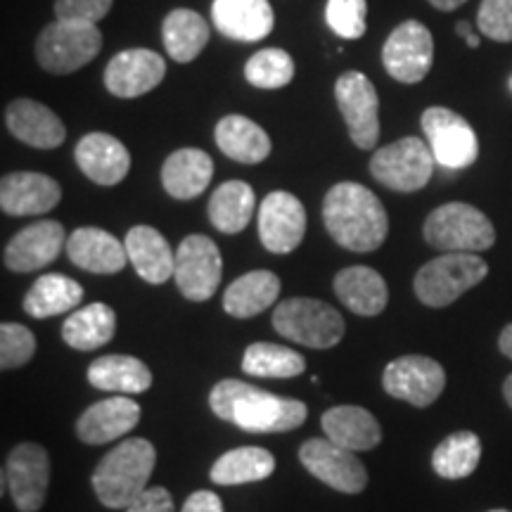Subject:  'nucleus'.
I'll use <instances>...</instances> for the list:
<instances>
[{
    "mask_svg": "<svg viewBox=\"0 0 512 512\" xmlns=\"http://www.w3.org/2000/svg\"><path fill=\"white\" fill-rule=\"evenodd\" d=\"M275 472V456L259 446H240L223 453L211 467V482L219 486H238L261 482Z\"/></svg>",
    "mask_w": 512,
    "mask_h": 512,
    "instance_id": "36",
    "label": "nucleus"
},
{
    "mask_svg": "<svg viewBox=\"0 0 512 512\" xmlns=\"http://www.w3.org/2000/svg\"><path fill=\"white\" fill-rule=\"evenodd\" d=\"M5 124L12 136L36 150H55L67 138L62 119L50 107L29 98L10 102L5 110Z\"/></svg>",
    "mask_w": 512,
    "mask_h": 512,
    "instance_id": "22",
    "label": "nucleus"
},
{
    "mask_svg": "<svg viewBox=\"0 0 512 512\" xmlns=\"http://www.w3.org/2000/svg\"><path fill=\"white\" fill-rule=\"evenodd\" d=\"M157 463L155 446L147 439H126L95 467L91 484L105 508L126 510L147 491Z\"/></svg>",
    "mask_w": 512,
    "mask_h": 512,
    "instance_id": "3",
    "label": "nucleus"
},
{
    "mask_svg": "<svg viewBox=\"0 0 512 512\" xmlns=\"http://www.w3.org/2000/svg\"><path fill=\"white\" fill-rule=\"evenodd\" d=\"M162 41L171 60L192 62L207 48L209 24L195 10H171L162 24Z\"/></svg>",
    "mask_w": 512,
    "mask_h": 512,
    "instance_id": "35",
    "label": "nucleus"
},
{
    "mask_svg": "<svg viewBox=\"0 0 512 512\" xmlns=\"http://www.w3.org/2000/svg\"><path fill=\"white\" fill-rule=\"evenodd\" d=\"M273 328L290 342L311 349L337 347L344 337V318L335 306L311 297H292L275 306Z\"/></svg>",
    "mask_w": 512,
    "mask_h": 512,
    "instance_id": "6",
    "label": "nucleus"
},
{
    "mask_svg": "<svg viewBox=\"0 0 512 512\" xmlns=\"http://www.w3.org/2000/svg\"><path fill=\"white\" fill-rule=\"evenodd\" d=\"M62 247H67V235L60 221H36L22 228L5 245L3 261L10 271L31 273L38 268L53 264L60 256Z\"/></svg>",
    "mask_w": 512,
    "mask_h": 512,
    "instance_id": "18",
    "label": "nucleus"
},
{
    "mask_svg": "<svg viewBox=\"0 0 512 512\" xmlns=\"http://www.w3.org/2000/svg\"><path fill=\"white\" fill-rule=\"evenodd\" d=\"M434 62V41L430 29L418 19L401 22L382 48V64L392 79L420 83L430 74Z\"/></svg>",
    "mask_w": 512,
    "mask_h": 512,
    "instance_id": "12",
    "label": "nucleus"
},
{
    "mask_svg": "<svg viewBox=\"0 0 512 512\" xmlns=\"http://www.w3.org/2000/svg\"><path fill=\"white\" fill-rule=\"evenodd\" d=\"M323 221L330 238L349 252H375L389 235V216L373 190L361 183L332 185L323 200Z\"/></svg>",
    "mask_w": 512,
    "mask_h": 512,
    "instance_id": "2",
    "label": "nucleus"
},
{
    "mask_svg": "<svg viewBox=\"0 0 512 512\" xmlns=\"http://www.w3.org/2000/svg\"><path fill=\"white\" fill-rule=\"evenodd\" d=\"M498 349L512 361V323L501 332V337H498Z\"/></svg>",
    "mask_w": 512,
    "mask_h": 512,
    "instance_id": "46",
    "label": "nucleus"
},
{
    "mask_svg": "<svg viewBox=\"0 0 512 512\" xmlns=\"http://www.w3.org/2000/svg\"><path fill=\"white\" fill-rule=\"evenodd\" d=\"M456 31H458V34L463 36V38H467V36L472 34V27H470V24H467V22H458V24H456Z\"/></svg>",
    "mask_w": 512,
    "mask_h": 512,
    "instance_id": "49",
    "label": "nucleus"
},
{
    "mask_svg": "<svg viewBox=\"0 0 512 512\" xmlns=\"http://www.w3.org/2000/svg\"><path fill=\"white\" fill-rule=\"evenodd\" d=\"M140 406L133 399H126L124 394L102 399L86 408L76 422V434L83 444L102 446L110 441L124 437L140 422Z\"/></svg>",
    "mask_w": 512,
    "mask_h": 512,
    "instance_id": "20",
    "label": "nucleus"
},
{
    "mask_svg": "<svg viewBox=\"0 0 512 512\" xmlns=\"http://www.w3.org/2000/svg\"><path fill=\"white\" fill-rule=\"evenodd\" d=\"M465 41H467V46H470V48H479V36L477 34H470L465 38Z\"/></svg>",
    "mask_w": 512,
    "mask_h": 512,
    "instance_id": "50",
    "label": "nucleus"
},
{
    "mask_svg": "<svg viewBox=\"0 0 512 512\" xmlns=\"http://www.w3.org/2000/svg\"><path fill=\"white\" fill-rule=\"evenodd\" d=\"M36 354L34 332L19 323L0 325V368H22Z\"/></svg>",
    "mask_w": 512,
    "mask_h": 512,
    "instance_id": "41",
    "label": "nucleus"
},
{
    "mask_svg": "<svg viewBox=\"0 0 512 512\" xmlns=\"http://www.w3.org/2000/svg\"><path fill=\"white\" fill-rule=\"evenodd\" d=\"M382 387L392 399L427 408L446 387V370L430 356H401L384 368Z\"/></svg>",
    "mask_w": 512,
    "mask_h": 512,
    "instance_id": "14",
    "label": "nucleus"
},
{
    "mask_svg": "<svg viewBox=\"0 0 512 512\" xmlns=\"http://www.w3.org/2000/svg\"><path fill=\"white\" fill-rule=\"evenodd\" d=\"M434 155L422 138L408 136L384 145L370 159V174L384 188L396 192H418L434 174Z\"/></svg>",
    "mask_w": 512,
    "mask_h": 512,
    "instance_id": "8",
    "label": "nucleus"
},
{
    "mask_svg": "<svg viewBox=\"0 0 512 512\" xmlns=\"http://www.w3.org/2000/svg\"><path fill=\"white\" fill-rule=\"evenodd\" d=\"M124 245L128 261L145 283L162 285L174 278L176 252L159 230L152 226H133L128 230Z\"/></svg>",
    "mask_w": 512,
    "mask_h": 512,
    "instance_id": "25",
    "label": "nucleus"
},
{
    "mask_svg": "<svg viewBox=\"0 0 512 512\" xmlns=\"http://www.w3.org/2000/svg\"><path fill=\"white\" fill-rule=\"evenodd\" d=\"M306 235V209L292 192H268L259 207V238L268 252L290 254Z\"/></svg>",
    "mask_w": 512,
    "mask_h": 512,
    "instance_id": "16",
    "label": "nucleus"
},
{
    "mask_svg": "<svg viewBox=\"0 0 512 512\" xmlns=\"http://www.w3.org/2000/svg\"><path fill=\"white\" fill-rule=\"evenodd\" d=\"M335 294L339 302L358 316H377L387 309V283L375 268L349 266L335 275Z\"/></svg>",
    "mask_w": 512,
    "mask_h": 512,
    "instance_id": "28",
    "label": "nucleus"
},
{
    "mask_svg": "<svg viewBox=\"0 0 512 512\" xmlns=\"http://www.w3.org/2000/svg\"><path fill=\"white\" fill-rule=\"evenodd\" d=\"M503 396L505 401H508V406L512 408V375H508V380L503 384Z\"/></svg>",
    "mask_w": 512,
    "mask_h": 512,
    "instance_id": "48",
    "label": "nucleus"
},
{
    "mask_svg": "<svg viewBox=\"0 0 512 512\" xmlns=\"http://www.w3.org/2000/svg\"><path fill=\"white\" fill-rule=\"evenodd\" d=\"M335 100L358 150H373L380 140V98L363 72H344L335 83Z\"/></svg>",
    "mask_w": 512,
    "mask_h": 512,
    "instance_id": "10",
    "label": "nucleus"
},
{
    "mask_svg": "<svg viewBox=\"0 0 512 512\" xmlns=\"http://www.w3.org/2000/svg\"><path fill=\"white\" fill-rule=\"evenodd\" d=\"M482 460V441L475 432L448 434L432 453V467L444 479H463L477 470Z\"/></svg>",
    "mask_w": 512,
    "mask_h": 512,
    "instance_id": "37",
    "label": "nucleus"
},
{
    "mask_svg": "<svg viewBox=\"0 0 512 512\" xmlns=\"http://www.w3.org/2000/svg\"><path fill=\"white\" fill-rule=\"evenodd\" d=\"M368 3L366 0H328L325 19L337 36L347 41H358L368 29Z\"/></svg>",
    "mask_w": 512,
    "mask_h": 512,
    "instance_id": "40",
    "label": "nucleus"
},
{
    "mask_svg": "<svg viewBox=\"0 0 512 512\" xmlns=\"http://www.w3.org/2000/svg\"><path fill=\"white\" fill-rule=\"evenodd\" d=\"M214 27L233 41H264L275 27V15L268 0H214Z\"/></svg>",
    "mask_w": 512,
    "mask_h": 512,
    "instance_id": "23",
    "label": "nucleus"
},
{
    "mask_svg": "<svg viewBox=\"0 0 512 512\" xmlns=\"http://www.w3.org/2000/svg\"><path fill=\"white\" fill-rule=\"evenodd\" d=\"M181 512H223V501L214 491H195L183 503Z\"/></svg>",
    "mask_w": 512,
    "mask_h": 512,
    "instance_id": "45",
    "label": "nucleus"
},
{
    "mask_svg": "<svg viewBox=\"0 0 512 512\" xmlns=\"http://www.w3.org/2000/svg\"><path fill=\"white\" fill-rule=\"evenodd\" d=\"M510 91H512V79H510Z\"/></svg>",
    "mask_w": 512,
    "mask_h": 512,
    "instance_id": "52",
    "label": "nucleus"
},
{
    "mask_svg": "<svg viewBox=\"0 0 512 512\" xmlns=\"http://www.w3.org/2000/svg\"><path fill=\"white\" fill-rule=\"evenodd\" d=\"M67 256L88 273L112 275L126 266V245L102 228H76L67 238Z\"/></svg>",
    "mask_w": 512,
    "mask_h": 512,
    "instance_id": "24",
    "label": "nucleus"
},
{
    "mask_svg": "<svg viewBox=\"0 0 512 512\" xmlns=\"http://www.w3.org/2000/svg\"><path fill=\"white\" fill-rule=\"evenodd\" d=\"M430 3L441 12H453V10H458L465 0H430Z\"/></svg>",
    "mask_w": 512,
    "mask_h": 512,
    "instance_id": "47",
    "label": "nucleus"
},
{
    "mask_svg": "<svg viewBox=\"0 0 512 512\" xmlns=\"http://www.w3.org/2000/svg\"><path fill=\"white\" fill-rule=\"evenodd\" d=\"M114 332H117V313H114L112 306L102 302L76 309L62 325L64 342L79 351L105 347L107 342H112Z\"/></svg>",
    "mask_w": 512,
    "mask_h": 512,
    "instance_id": "32",
    "label": "nucleus"
},
{
    "mask_svg": "<svg viewBox=\"0 0 512 512\" xmlns=\"http://www.w3.org/2000/svg\"><path fill=\"white\" fill-rule=\"evenodd\" d=\"M216 145L223 155L240 164H261L271 155V138L259 124L242 114H228L216 124Z\"/></svg>",
    "mask_w": 512,
    "mask_h": 512,
    "instance_id": "29",
    "label": "nucleus"
},
{
    "mask_svg": "<svg viewBox=\"0 0 512 512\" xmlns=\"http://www.w3.org/2000/svg\"><path fill=\"white\" fill-rule=\"evenodd\" d=\"M74 159L79 169L91 178L95 185L112 188L124 181L131 169V155L126 145L110 133H88L79 140L74 150Z\"/></svg>",
    "mask_w": 512,
    "mask_h": 512,
    "instance_id": "21",
    "label": "nucleus"
},
{
    "mask_svg": "<svg viewBox=\"0 0 512 512\" xmlns=\"http://www.w3.org/2000/svg\"><path fill=\"white\" fill-rule=\"evenodd\" d=\"M489 512H510V510H489Z\"/></svg>",
    "mask_w": 512,
    "mask_h": 512,
    "instance_id": "51",
    "label": "nucleus"
},
{
    "mask_svg": "<svg viewBox=\"0 0 512 512\" xmlns=\"http://www.w3.org/2000/svg\"><path fill=\"white\" fill-rule=\"evenodd\" d=\"M223 259L219 245L207 235H188L176 249L174 280L188 302H207L219 290Z\"/></svg>",
    "mask_w": 512,
    "mask_h": 512,
    "instance_id": "11",
    "label": "nucleus"
},
{
    "mask_svg": "<svg viewBox=\"0 0 512 512\" xmlns=\"http://www.w3.org/2000/svg\"><path fill=\"white\" fill-rule=\"evenodd\" d=\"M422 131L434 155L444 169H467L477 162L479 140L472 126L448 107H427L422 112Z\"/></svg>",
    "mask_w": 512,
    "mask_h": 512,
    "instance_id": "9",
    "label": "nucleus"
},
{
    "mask_svg": "<svg viewBox=\"0 0 512 512\" xmlns=\"http://www.w3.org/2000/svg\"><path fill=\"white\" fill-rule=\"evenodd\" d=\"M242 370L252 377H275V380H290L302 375L306 361L294 349L280 347V344L254 342L245 349L242 356Z\"/></svg>",
    "mask_w": 512,
    "mask_h": 512,
    "instance_id": "38",
    "label": "nucleus"
},
{
    "mask_svg": "<svg viewBox=\"0 0 512 512\" xmlns=\"http://www.w3.org/2000/svg\"><path fill=\"white\" fill-rule=\"evenodd\" d=\"M256 197L252 185L245 181H228L214 190L209 200L211 226L226 235L242 233L254 216Z\"/></svg>",
    "mask_w": 512,
    "mask_h": 512,
    "instance_id": "33",
    "label": "nucleus"
},
{
    "mask_svg": "<svg viewBox=\"0 0 512 512\" xmlns=\"http://www.w3.org/2000/svg\"><path fill=\"white\" fill-rule=\"evenodd\" d=\"M325 437L349 451H370L382 441V427L375 415L361 406H335L323 413Z\"/></svg>",
    "mask_w": 512,
    "mask_h": 512,
    "instance_id": "27",
    "label": "nucleus"
},
{
    "mask_svg": "<svg viewBox=\"0 0 512 512\" xmlns=\"http://www.w3.org/2000/svg\"><path fill=\"white\" fill-rule=\"evenodd\" d=\"M299 460L313 477L339 494H361L368 486V470L354 451L330 439H309L299 448Z\"/></svg>",
    "mask_w": 512,
    "mask_h": 512,
    "instance_id": "13",
    "label": "nucleus"
},
{
    "mask_svg": "<svg viewBox=\"0 0 512 512\" xmlns=\"http://www.w3.org/2000/svg\"><path fill=\"white\" fill-rule=\"evenodd\" d=\"M166 76L164 57L147 48L121 50L105 69V88L114 98H140L155 91Z\"/></svg>",
    "mask_w": 512,
    "mask_h": 512,
    "instance_id": "17",
    "label": "nucleus"
},
{
    "mask_svg": "<svg viewBox=\"0 0 512 512\" xmlns=\"http://www.w3.org/2000/svg\"><path fill=\"white\" fill-rule=\"evenodd\" d=\"M427 245L441 252L479 254L494 247L496 230L489 216L465 202L441 204L422 226Z\"/></svg>",
    "mask_w": 512,
    "mask_h": 512,
    "instance_id": "4",
    "label": "nucleus"
},
{
    "mask_svg": "<svg viewBox=\"0 0 512 512\" xmlns=\"http://www.w3.org/2000/svg\"><path fill=\"white\" fill-rule=\"evenodd\" d=\"M62 200V188L55 178L36 171H15L0 181V209L10 216L48 214Z\"/></svg>",
    "mask_w": 512,
    "mask_h": 512,
    "instance_id": "19",
    "label": "nucleus"
},
{
    "mask_svg": "<svg viewBox=\"0 0 512 512\" xmlns=\"http://www.w3.org/2000/svg\"><path fill=\"white\" fill-rule=\"evenodd\" d=\"M102 31L98 24L55 19L36 41V60L48 74H74L100 55Z\"/></svg>",
    "mask_w": 512,
    "mask_h": 512,
    "instance_id": "7",
    "label": "nucleus"
},
{
    "mask_svg": "<svg viewBox=\"0 0 512 512\" xmlns=\"http://www.w3.org/2000/svg\"><path fill=\"white\" fill-rule=\"evenodd\" d=\"M477 27L482 36L498 43L512 41V0H482L477 12Z\"/></svg>",
    "mask_w": 512,
    "mask_h": 512,
    "instance_id": "42",
    "label": "nucleus"
},
{
    "mask_svg": "<svg viewBox=\"0 0 512 512\" xmlns=\"http://www.w3.org/2000/svg\"><path fill=\"white\" fill-rule=\"evenodd\" d=\"M124 512H176L174 496L164 489V486H155L147 489L136 503H131Z\"/></svg>",
    "mask_w": 512,
    "mask_h": 512,
    "instance_id": "44",
    "label": "nucleus"
},
{
    "mask_svg": "<svg viewBox=\"0 0 512 512\" xmlns=\"http://www.w3.org/2000/svg\"><path fill=\"white\" fill-rule=\"evenodd\" d=\"M245 79L261 91L285 88L294 79V60L280 48H266L252 55L245 64Z\"/></svg>",
    "mask_w": 512,
    "mask_h": 512,
    "instance_id": "39",
    "label": "nucleus"
},
{
    "mask_svg": "<svg viewBox=\"0 0 512 512\" xmlns=\"http://www.w3.org/2000/svg\"><path fill=\"white\" fill-rule=\"evenodd\" d=\"M3 484L10 489L19 512H38L46 503L50 484L48 451L38 444H19L5 460Z\"/></svg>",
    "mask_w": 512,
    "mask_h": 512,
    "instance_id": "15",
    "label": "nucleus"
},
{
    "mask_svg": "<svg viewBox=\"0 0 512 512\" xmlns=\"http://www.w3.org/2000/svg\"><path fill=\"white\" fill-rule=\"evenodd\" d=\"M83 302V287L62 273L41 275L24 297V311L31 318H53L76 309Z\"/></svg>",
    "mask_w": 512,
    "mask_h": 512,
    "instance_id": "34",
    "label": "nucleus"
},
{
    "mask_svg": "<svg viewBox=\"0 0 512 512\" xmlns=\"http://www.w3.org/2000/svg\"><path fill=\"white\" fill-rule=\"evenodd\" d=\"M114 0H55V17L62 22L98 24L112 10Z\"/></svg>",
    "mask_w": 512,
    "mask_h": 512,
    "instance_id": "43",
    "label": "nucleus"
},
{
    "mask_svg": "<svg viewBox=\"0 0 512 512\" xmlns=\"http://www.w3.org/2000/svg\"><path fill=\"white\" fill-rule=\"evenodd\" d=\"M209 406L216 418L254 434H280L302 427L309 418L304 401L264 392L240 380H221L211 389Z\"/></svg>",
    "mask_w": 512,
    "mask_h": 512,
    "instance_id": "1",
    "label": "nucleus"
},
{
    "mask_svg": "<svg viewBox=\"0 0 512 512\" xmlns=\"http://www.w3.org/2000/svg\"><path fill=\"white\" fill-rule=\"evenodd\" d=\"M88 382L102 392L131 396L152 387V373L140 358L112 354L95 358L88 368Z\"/></svg>",
    "mask_w": 512,
    "mask_h": 512,
    "instance_id": "31",
    "label": "nucleus"
},
{
    "mask_svg": "<svg viewBox=\"0 0 512 512\" xmlns=\"http://www.w3.org/2000/svg\"><path fill=\"white\" fill-rule=\"evenodd\" d=\"M280 297V278L271 271H249L223 292V309L233 318H254L271 309Z\"/></svg>",
    "mask_w": 512,
    "mask_h": 512,
    "instance_id": "30",
    "label": "nucleus"
},
{
    "mask_svg": "<svg viewBox=\"0 0 512 512\" xmlns=\"http://www.w3.org/2000/svg\"><path fill=\"white\" fill-rule=\"evenodd\" d=\"M214 176V162L204 150L181 147L171 152L162 166V185L174 200L200 197Z\"/></svg>",
    "mask_w": 512,
    "mask_h": 512,
    "instance_id": "26",
    "label": "nucleus"
},
{
    "mask_svg": "<svg viewBox=\"0 0 512 512\" xmlns=\"http://www.w3.org/2000/svg\"><path fill=\"white\" fill-rule=\"evenodd\" d=\"M489 275V266L482 256L467 252H446L437 259L427 261L415 273V297L432 309L451 306L467 290L477 287Z\"/></svg>",
    "mask_w": 512,
    "mask_h": 512,
    "instance_id": "5",
    "label": "nucleus"
}]
</instances>
